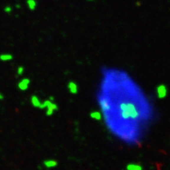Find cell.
Listing matches in <instances>:
<instances>
[{"label": "cell", "mask_w": 170, "mask_h": 170, "mask_svg": "<svg viewBox=\"0 0 170 170\" xmlns=\"http://www.w3.org/2000/svg\"><path fill=\"white\" fill-rule=\"evenodd\" d=\"M41 109H46V115L50 117V116L53 115L54 111L58 110V106L57 104H55L53 101H51L50 99H47L45 100L43 102H42L40 108Z\"/></svg>", "instance_id": "obj_1"}, {"label": "cell", "mask_w": 170, "mask_h": 170, "mask_svg": "<svg viewBox=\"0 0 170 170\" xmlns=\"http://www.w3.org/2000/svg\"><path fill=\"white\" fill-rule=\"evenodd\" d=\"M156 94H157V97L159 99H165V97L167 96L168 94L167 87L165 84L158 85L156 88Z\"/></svg>", "instance_id": "obj_2"}, {"label": "cell", "mask_w": 170, "mask_h": 170, "mask_svg": "<svg viewBox=\"0 0 170 170\" xmlns=\"http://www.w3.org/2000/svg\"><path fill=\"white\" fill-rule=\"evenodd\" d=\"M30 79H28V78H24V79H22L21 80H20V82H19L18 84H17V87H18L19 90L24 91L28 90V87H29V85H30Z\"/></svg>", "instance_id": "obj_3"}, {"label": "cell", "mask_w": 170, "mask_h": 170, "mask_svg": "<svg viewBox=\"0 0 170 170\" xmlns=\"http://www.w3.org/2000/svg\"><path fill=\"white\" fill-rule=\"evenodd\" d=\"M69 93L72 94H76L78 93V85L74 81H69L67 85Z\"/></svg>", "instance_id": "obj_4"}, {"label": "cell", "mask_w": 170, "mask_h": 170, "mask_svg": "<svg viewBox=\"0 0 170 170\" xmlns=\"http://www.w3.org/2000/svg\"><path fill=\"white\" fill-rule=\"evenodd\" d=\"M31 103L32 105L35 108H40L41 106V104H42V102L40 101V99L38 98V96L36 95H32L31 97Z\"/></svg>", "instance_id": "obj_5"}, {"label": "cell", "mask_w": 170, "mask_h": 170, "mask_svg": "<svg viewBox=\"0 0 170 170\" xmlns=\"http://www.w3.org/2000/svg\"><path fill=\"white\" fill-rule=\"evenodd\" d=\"M90 117L91 118H92L93 120H102V115L101 112H99V111H92L90 113Z\"/></svg>", "instance_id": "obj_6"}, {"label": "cell", "mask_w": 170, "mask_h": 170, "mask_svg": "<svg viewBox=\"0 0 170 170\" xmlns=\"http://www.w3.org/2000/svg\"><path fill=\"white\" fill-rule=\"evenodd\" d=\"M43 165L47 168H48V169H50V168H54L57 166L58 165V161H56L55 160H53V159H49V160L44 161Z\"/></svg>", "instance_id": "obj_7"}, {"label": "cell", "mask_w": 170, "mask_h": 170, "mask_svg": "<svg viewBox=\"0 0 170 170\" xmlns=\"http://www.w3.org/2000/svg\"><path fill=\"white\" fill-rule=\"evenodd\" d=\"M14 58V56L11 54H0V60L2 61H11Z\"/></svg>", "instance_id": "obj_8"}, {"label": "cell", "mask_w": 170, "mask_h": 170, "mask_svg": "<svg viewBox=\"0 0 170 170\" xmlns=\"http://www.w3.org/2000/svg\"><path fill=\"white\" fill-rule=\"evenodd\" d=\"M127 170H143V167L140 165L137 164H128L126 167Z\"/></svg>", "instance_id": "obj_9"}, {"label": "cell", "mask_w": 170, "mask_h": 170, "mask_svg": "<svg viewBox=\"0 0 170 170\" xmlns=\"http://www.w3.org/2000/svg\"><path fill=\"white\" fill-rule=\"evenodd\" d=\"M27 4L28 6V8L31 9V10H34L36 7V2H35V0H28L27 1Z\"/></svg>", "instance_id": "obj_10"}, {"label": "cell", "mask_w": 170, "mask_h": 170, "mask_svg": "<svg viewBox=\"0 0 170 170\" xmlns=\"http://www.w3.org/2000/svg\"><path fill=\"white\" fill-rule=\"evenodd\" d=\"M24 72V68L23 66H19L18 68H17V75L21 76L22 75Z\"/></svg>", "instance_id": "obj_11"}, {"label": "cell", "mask_w": 170, "mask_h": 170, "mask_svg": "<svg viewBox=\"0 0 170 170\" xmlns=\"http://www.w3.org/2000/svg\"><path fill=\"white\" fill-rule=\"evenodd\" d=\"M2 99H4V95L0 92V100H2Z\"/></svg>", "instance_id": "obj_12"}]
</instances>
